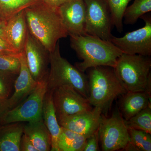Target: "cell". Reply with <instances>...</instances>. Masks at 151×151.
<instances>
[{
  "label": "cell",
  "mask_w": 151,
  "mask_h": 151,
  "mask_svg": "<svg viewBox=\"0 0 151 151\" xmlns=\"http://www.w3.org/2000/svg\"><path fill=\"white\" fill-rule=\"evenodd\" d=\"M28 29L50 52L60 39L68 35L60 13L59 7L49 5L42 0L24 9Z\"/></svg>",
  "instance_id": "cell-1"
},
{
  "label": "cell",
  "mask_w": 151,
  "mask_h": 151,
  "mask_svg": "<svg viewBox=\"0 0 151 151\" xmlns=\"http://www.w3.org/2000/svg\"><path fill=\"white\" fill-rule=\"evenodd\" d=\"M70 45L82 62L75 66L84 72L91 68L99 66L115 67L123 52L111 41L86 34L71 35Z\"/></svg>",
  "instance_id": "cell-2"
},
{
  "label": "cell",
  "mask_w": 151,
  "mask_h": 151,
  "mask_svg": "<svg viewBox=\"0 0 151 151\" xmlns=\"http://www.w3.org/2000/svg\"><path fill=\"white\" fill-rule=\"evenodd\" d=\"M87 70L88 100L91 105L106 111L116 98L127 92L113 68L96 66Z\"/></svg>",
  "instance_id": "cell-3"
},
{
  "label": "cell",
  "mask_w": 151,
  "mask_h": 151,
  "mask_svg": "<svg viewBox=\"0 0 151 151\" xmlns=\"http://www.w3.org/2000/svg\"><path fill=\"white\" fill-rule=\"evenodd\" d=\"M150 56L122 53L113 68L127 92H146L151 94Z\"/></svg>",
  "instance_id": "cell-4"
},
{
  "label": "cell",
  "mask_w": 151,
  "mask_h": 151,
  "mask_svg": "<svg viewBox=\"0 0 151 151\" xmlns=\"http://www.w3.org/2000/svg\"><path fill=\"white\" fill-rule=\"evenodd\" d=\"M63 86L73 87L88 100L87 76L61 56L58 42L54 50L50 53L47 90L52 91L57 87Z\"/></svg>",
  "instance_id": "cell-5"
},
{
  "label": "cell",
  "mask_w": 151,
  "mask_h": 151,
  "mask_svg": "<svg viewBox=\"0 0 151 151\" xmlns=\"http://www.w3.org/2000/svg\"><path fill=\"white\" fill-rule=\"evenodd\" d=\"M47 77L38 81L35 89L22 103L9 110L0 122V125L28 122L42 119V108L47 90Z\"/></svg>",
  "instance_id": "cell-6"
},
{
  "label": "cell",
  "mask_w": 151,
  "mask_h": 151,
  "mask_svg": "<svg viewBox=\"0 0 151 151\" xmlns=\"http://www.w3.org/2000/svg\"><path fill=\"white\" fill-rule=\"evenodd\" d=\"M86 9V34L110 41L113 26L108 0H84Z\"/></svg>",
  "instance_id": "cell-7"
},
{
  "label": "cell",
  "mask_w": 151,
  "mask_h": 151,
  "mask_svg": "<svg viewBox=\"0 0 151 151\" xmlns=\"http://www.w3.org/2000/svg\"><path fill=\"white\" fill-rule=\"evenodd\" d=\"M99 135L103 151L124 150L130 142L125 120L117 111L108 118L103 116L99 127Z\"/></svg>",
  "instance_id": "cell-8"
},
{
  "label": "cell",
  "mask_w": 151,
  "mask_h": 151,
  "mask_svg": "<svg viewBox=\"0 0 151 151\" xmlns=\"http://www.w3.org/2000/svg\"><path fill=\"white\" fill-rule=\"evenodd\" d=\"M140 18L145 22L143 27L127 33L121 37L113 36L111 41L123 53L140 55L144 56L151 55V17L144 15Z\"/></svg>",
  "instance_id": "cell-9"
},
{
  "label": "cell",
  "mask_w": 151,
  "mask_h": 151,
  "mask_svg": "<svg viewBox=\"0 0 151 151\" xmlns=\"http://www.w3.org/2000/svg\"><path fill=\"white\" fill-rule=\"evenodd\" d=\"M52 100L57 119L91 111L89 100L73 87L59 86L52 90Z\"/></svg>",
  "instance_id": "cell-10"
},
{
  "label": "cell",
  "mask_w": 151,
  "mask_h": 151,
  "mask_svg": "<svg viewBox=\"0 0 151 151\" xmlns=\"http://www.w3.org/2000/svg\"><path fill=\"white\" fill-rule=\"evenodd\" d=\"M24 50L27 64L33 78L38 82L47 77L49 70L50 52L29 30Z\"/></svg>",
  "instance_id": "cell-11"
},
{
  "label": "cell",
  "mask_w": 151,
  "mask_h": 151,
  "mask_svg": "<svg viewBox=\"0 0 151 151\" xmlns=\"http://www.w3.org/2000/svg\"><path fill=\"white\" fill-rule=\"evenodd\" d=\"M103 110L94 107L91 111L58 119L60 126L89 137L100 127Z\"/></svg>",
  "instance_id": "cell-12"
},
{
  "label": "cell",
  "mask_w": 151,
  "mask_h": 151,
  "mask_svg": "<svg viewBox=\"0 0 151 151\" xmlns=\"http://www.w3.org/2000/svg\"><path fill=\"white\" fill-rule=\"evenodd\" d=\"M59 10L68 35H86L84 0H70L60 6Z\"/></svg>",
  "instance_id": "cell-13"
},
{
  "label": "cell",
  "mask_w": 151,
  "mask_h": 151,
  "mask_svg": "<svg viewBox=\"0 0 151 151\" xmlns=\"http://www.w3.org/2000/svg\"><path fill=\"white\" fill-rule=\"evenodd\" d=\"M21 68L15 81L14 92L8 99L9 109H12L22 103L35 89L38 82L30 73L27 64L24 51L20 57Z\"/></svg>",
  "instance_id": "cell-14"
},
{
  "label": "cell",
  "mask_w": 151,
  "mask_h": 151,
  "mask_svg": "<svg viewBox=\"0 0 151 151\" xmlns=\"http://www.w3.org/2000/svg\"><path fill=\"white\" fill-rule=\"evenodd\" d=\"M28 29L24 10L21 11L6 22V38L17 52L24 51V47Z\"/></svg>",
  "instance_id": "cell-15"
},
{
  "label": "cell",
  "mask_w": 151,
  "mask_h": 151,
  "mask_svg": "<svg viewBox=\"0 0 151 151\" xmlns=\"http://www.w3.org/2000/svg\"><path fill=\"white\" fill-rule=\"evenodd\" d=\"M23 133L28 137L37 151L51 150V135L42 118L24 124Z\"/></svg>",
  "instance_id": "cell-16"
},
{
  "label": "cell",
  "mask_w": 151,
  "mask_h": 151,
  "mask_svg": "<svg viewBox=\"0 0 151 151\" xmlns=\"http://www.w3.org/2000/svg\"><path fill=\"white\" fill-rule=\"evenodd\" d=\"M123 96L120 109L125 121L151 105V94L147 92H128Z\"/></svg>",
  "instance_id": "cell-17"
},
{
  "label": "cell",
  "mask_w": 151,
  "mask_h": 151,
  "mask_svg": "<svg viewBox=\"0 0 151 151\" xmlns=\"http://www.w3.org/2000/svg\"><path fill=\"white\" fill-rule=\"evenodd\" d=\"M52 91L47 90L42 108V117L45 124L51 137L52 151H59L58 141L61 132V127L58 121L52 100Z\"/></svg>",
  "instance_id": "cell-18"
},
{
  "label": "cell",
  "mask_w": 151,
  "mask_h": 151,
  "mask_svg": "<svg viewBox=\"0 0 151 151\" xmlns=\"http://www.w3.org/2000/svg\"><path fill=\"white\" fill-rule=\"evenodd\" d=\"M23 122L0 125V151H20Z\"/></svg>",
  "instance_id": "cell-19"
},
{
  "label": "cell",
  "mask_w": 151,
  "mask_h": 151,
  "mask_svg": "<svg viewBox=\"0 0 151 151\" xmlns=\"http://www.w3.org/2000/svg\"><path fill=\"white\" fill-rule=\"evenodd\" d=\"M87 137L61 127L58 141L59 151H83Z\"/></svg>",
  "instance_id": "cell-20"
},
{
  "label": "cell",
  "mask_w": 151,
  "mask_h": 151,
  "mask_svg": "<svg viewBox=\"0 0 151 151\" xmlns=\"http://www.w3.org/2000/svg\"><path fill=\"white\" fill-rule=\"evenodd\" d=\"M40 0H0V17L6 22L21 11Z\"/></svg>",
  "instance_id": "cell-21"
},
{
  "label": "cell",
  "mask_w": 151,
  "mask_h": 151,
  "mask_svg": "<svg viewBox=\"0 0 151 151\" xmlns=\"http://www.w3.org/2000/svg\"><path fill=\"white\" fill-rule=\"evenodd\" d=\"M151 11V0H134V3L127 7L124 19V23L133 25L138 19Z\"/></svg>",
  "instance_id": "cell-22"
},
{
  "label": "cell",
  "mask_w": 151,
  "mask_h": 151,
  "mask_svg": "<svg viewBox=\"0 0 151 151\" xmlns=\"http://www.w3.org/2000/svg\"><path fill=\"white\" fill-rule=\"evenodd\" d=\"M125 123L128 128L141 130L151 134V105H149L127 121H125Z\"/></svg>",
  "instance_id": "cell-23"
},
{
  "label": "cell",
  "mask_w": 151,
  "mask_h": 151,
  "mask_svg": "<svg viewBox=\"0 0 151 151\" xmlns=\"http://www.w3.org/2000/svg\"><path fill=\"white\" fill-rule=\"evenodd\" d=\"M131 1L132 0H108L113 26L116 27L119 33H122L124 31V14Z\"/></svg>",
  "instance_id": "cell-24"
},
{
  "label": "cell",
  "mask_w": 151,
  "mask_h": 151,
  "mask_svg": "<svg viewBox=\"0 0 151 151\" xmlns=\"http://www.w3.org/2000/svg\"><path fill=\"white\" fill-rule=\"evenodd\" d=\"M128 129L130 143L137 151H151V134L141 130Z\"/></svg>",
  "instance_id": "cell-25"
},
{
  "label": "cell",
  "mask_w": 151,
  "mask_h": 151,
  "mask_svg": "<svg viewBox=\"0 0 151 151\" xmlns=\"http://www.w3.org/2000/svg\"><path fill=\"white\" fill-rule=\"evenodd\" d=\"M21 53L0 54V70L18 75L21 68Z\"/></svg>",
  "instance_id": "cell-26"
},
{
  "label": "cell",
  "mask_w": 151,
  "mask_h": 151,
  "mask_svg": "<svg viewBox=\"0 0 151 151\" xmlns=\"http://www.w3.org/2000/svg\"><path fill=\"white\" fill-rule=\"evenodd\" d=\"M18 75L0 70V97L8 99L13 93Z\"/></svg>",
  "instance_id": "cell-27"
},
{
  "label": "cell",
  "mask_w": 151,
  "mask_h": 151,
  "mask_svg": "<svg viewBox=\"0 0 151 151\" xmlns=\"http://www.w3.org/2000/svg\"><path fill=\"white\" fill-rule=\"evenodd\" d=\"M100 140L99 129L86 139V144L83 151H97L100 150L99 142Z\"/></svg>",
  "instance_id": "cell-28"
},
{
  "label": "cell",
  "mask_w": 151,
  "mask_h": 151,
  "mask_svg": "<svg viewBox=\"0 0 151 151\" xmlns=\"http://www.w3.org/2000/svg\"><path fill=\"white\" fill-rule=\"evenodd\" d=\"M20 151H37L28 137L23 134L19 145Z\"/></svg>",
  "instance_id": "cell-29"
},
{
  "label": "cell",
  "mask_w": 151,
  "mask_h": 151,
  "mask_svg": "<svg viewBox=\"0 0 151 151\" xmlns=\"http://www.w3.org/2000/svg\"><path fill=\"white\" fill-rule=\"evenodd\" d=\"M6 53H19L12 47L7 41L0 37V54Z\"/></svg>",
  "instance_id": "cell-30"
},
{
  "label": "cell",
  "mask_w": 151,
  "mask_h": 151,
  "mask_svg": "<svg viewBox=\"0 0 151 151\" xmlns=\"http://www.w3.org/2000/svg\"><path fill=\"white\" fill-rule=\"evenodd\" d=\"M9 110L8 99L0 97V122Z\"/></svg>",
  "instance_id": "cell-31"
},
{
  "label": "cell",
  "mask_w": 151,
  "mask_h": 151,
  "mask_svg": "<svg viewBox=\"0 0 151 151\" xmlns=\"http://www.w3.org/2000/svg\"><path fill=\"white\" fill-rule=\"evenodd\" d=\"M49 5L54 7L58 8L60 6L70 0H42Z\"/></svg>",
  "instance_id": "cell-32"
},
{
  "label": "cell",
  "mask_w": 151,
  "mask_h": 151,
  "mask_svg": "<svg viewBox=\"0 0 151 151\" xmlns=\"http://www.w3.org/2000/svg\"><path fill=\"white\" fill-rule=\"evenodd\" d=\"M6 23L0 18V37L6 40L5 36V28Z\"/></svg>",
  "instance_id": "cell-33"
},
{
  "label": "cell",
  "mask_w": 151,
  "mask_h": 151,
  "mask_svg": "<svg viewBox=\"0 0 151 151\" xmlns=\"http://www.w3.org/2000/svg\"><path fill=\"white\" fill-rule=\"evenodd\" d=\"M0 18L1 19V17H0Z\"/></svg>",
  "instance_id": "cell-34"
}]
</instances>
